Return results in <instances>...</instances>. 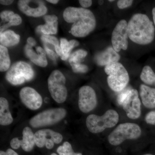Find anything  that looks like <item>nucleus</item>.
<instances>
[{"instance_id": "f257e3e1", "label": "nucleus", "mask_w": 155, "mask_h": 155, "mask_svg": "<svg viewBox=\"0 0 155 155\" xmlns=\"http://www.w3.org/2000/svg\"><path fill=\"white\" fill-rule=\"evenodd\" d=\"M63 17L68 23L72 24L70 33L78 38L85 37L95 28L96 20L93 12L82 8L69 7L63 12Z\"/></svg>"}, {"instance_id": "f03ea898", "label": "nucleus", "mask_w": 155, "mask_h": 155, "mask_svg": "<svg viewBox=\"0 0 155 155\" xmlns=\"http://www.w3.org/2000/svg\"><path fill=\"white\" fill-rule=\"evenodd\" d=\"M127 31L128 38L137 44H149L154 38L153 23L145 14L134 15L127 23Z\"/></svg>"}, {"instance_id": "7ed1b4c3", "label": "nucleus", "mask_w": 155, "mask_h": 155, "mask_svg": "<svg viewBox=\"0 0 155 155\" xmlns=\"http://www.w3.org/2000/svg\"><path fill=\"white\" fill-rule=\"evenodd\" d=\"M119 121V115L114 110H109L102 116L95 114L89 115L87 118L86 125L90 132L97 134L107 128L114 127Z\"/></svg>"}, {"instance_id": "20e7f679", "label": "nucleus", "mask_w": 155, "mask_h": 155, "mask_svg": "<svg viewBox=\"0 0 155 155\" xmlns=\"http://www.w3.org/2000/svg\"><path fill=\"white\" fill-rule=\"evenodd\" d=\"M105 72L108 75L107 83L115 92H121L127 86L129 81L127 70L121 63H113L105 66Z\"/></svg>"}, {"instance_id": "39448f33", "label": "nucleus", "mask_w": 155, "mask_h": 155, "mask_svg": "<svg viewBox=\"0 0 155 155\" xmlns=\"http://www.w3.org/2000/svg\"><path fill=\"white\" fill-rule=\"evenodd\" d=\"M141 134V128L137 124L129 122L122 123L109 134L108 140L112 145L118 146L126 140L138 138Z\"/></svg>"}, {"instance_id": "423d86ee", "label": "nucleus", "mask_w": 155, "mask_h": 155, "mask_svg": "<svg viewBox=\"0 0 155 155\" xmlns=\"http://www.w3.org/2000/svg\"><path fill=\"white\" fill-rule=\"evenodd\" d=\"M67 114V111L64 108L48 109L34 116L29 120V124L34 128L54 125L62 121Z\"/></svg>"}, {"instance_id": "0eeeda50", "label": "nucleus", "mask_w": 155, "mask_h": 155, "mask_svg": "<svg viewBox=\"0 0 155 155\" xmlns=\"http://www.w3.org/2000/svg\"><path fill=\"white\" fill-rule=\"evenodd\" d=\"M66 83V78L58 70H54L48 78V88L50 94L54 101L59 104L64 103L67 100L68 92Z\"/></svg>"}, {"instance_id": "6e6552de", "label": "nucleus", "mask_w": 155, "mask_h": 155, "mask_svg": "<svg viewBox=\"0 0 155 155\" xmlns=\"http://www.w3.org/2000/svg\"><path fill=\"white\" fill-rule=\"evenodd\" d=\"M35 73L32 67L24 61L14 63L5 75L6 80L12 85H20L33 78Z\"/></svg>"}, {"instance_id": "1a4fd4ad", "label": "nucleus", "mask_w": 155, "mask_h": 155, "mask_svg": "<svg viewBox=\"0 0 155 155\" xmlns=\"http://www.w3.org/2000/svg\"><path fill=\"white\" fill-rule=\"evenodd\" d=\"M127 23L125 19L119 21L115 26L112 34L113 48L117 52L126 50L128 47Z\"/></svg>"}, {"instance_id": "9d476101", "label": "nucleus", "mask_w": 155, "mask_h": 155, "mask_svg": "<svg viewBox=\"0 0 155 155\" xmlns=\"http://www.w3.org/2000/svg\"><path fill=\"white\" fill-rule=\"evenodd\" d=\"M97 98L94 89L85 85L81 87L78 91V105L82 113L87 114L96 107Z\"/></svg>"}, {"instance_id": "9b49d317", "label": "nucleus", "mask_w": 155, "mask_h": 155, "mask_svg": "<svg viewBox=\"0 0 155 155\" xmlns=\"http://www.w3.org/2000/svg\"><path fill=\"white\" fill-rule=\"evenodd\" d=\"M123 110L128 118L138 119L141 115V102L139 97L138 91L131 89L125 101L122 104Z\"/></svg>"}, {"instance_id": "f8f14e48", "label": "nucleus", "mask_w": 155, "mask_h": 155, "mask_svg": "<svg viewBox=\"0 0 155 155\" xmlns=\"http://www.w3.org/2000/svg\"><path fill=\"white\" fill-rule=\"evenodd\" d=\"M19 96L23 105L29 110H38L42 105L41 95L32 87H25L21 89Z\"/></svg>"}, {"instance_id": "ddd939ff", "label": "nucleus", "mask_w": 155, "mask_h": 155, "mask_svg": "<svg viewBox=\"0 0 155 155\" xmlns=\"http://www.w3.org/2000/svg\"><path fill=\"white\" fill-rule=\"evenodd\" d=\"M35 144L34 134L29 127H25L23 129L21 140L18 137H14L10 142V145L14 149H18L21 147L23 150L28 152L33 150Z\"/></svg>"}, {"instance_id": "4468645a", "label": "nucleus", "mask_w": 155, "mask_h": 155, "mask_svg": "<svg viewBox=\"0 0 155 155\" xmlns=\"http://www.w3.org/2000/svg\"><path fill=\"white\" fill-rule=\"evenodd\" d=\"M18 7L20 11L29 17H41L46 14L48 11L47 8L42 1L36 7H31L28 4V0H19Z\"/></svg>"}, {"instance_id": "2eb2a0df", "label": "nucleus", "mask_w": 155, "mask_h": 155, "mask_svg": "<svg viewBox=\"0 0 155 155\" xmlns=\"http://www.w3.org/2000/svg\"><path fill=\"white\" fill-rule=\"evenodd\" d=\"M36 50L37 53L34 51L31 46L28 44L25 46V54L31 61L39 67H46L48 65V62L45 51L40 46L37 47Z\"/></svg>"}, {"instance_id": "dca6fc26", "label": "nucleus", "mask_w": 155, "mask_h": 155, "mask_svg": "<svg viewBox=\"0 0 155 155\" xmlns=\"http://www.w3.org/2000/svg\"><path fill=\"white\" fill-rule=\"evenodd\" d=\"M120 55L113 47H108L104 51L98 53L95 58L96 62L99 66H107L113 63L118 62Z\"/></svg>"}, {"instance_id": "f3484780", "label": "nucleus", "mask_w": 155, "mask_h": 155, "mask_svg": "<svg viewBox=\"0 0 155 155\" xmlns=\"http://www.w3.org/2000/svg\"><path fill=\"white\" fill-rule=\"evenodd\" d=\"M45 24L38 25L37 32H41L44 35H55L58 32V17L55 15H45L44 17Z\"/></svg>"}, {"instance_id": "a211bd4d", "label": "nucleus", "mask_w": 155, "mask_h": 155, "mask_svg": "<svg viewBox=\"0 0 155 155\" xmlns=\"http://www.w3.org/2000/svg\"><path fill=\"white\" fill-rule=\"evenodd\" d=\"M140 94L143 105L149 109L155 108V88L141 84Z\"/></svg>"}, {"instance_id": "6ab92c4d", "label": "nucleus", "mask_w": 155, "mask_h": 155, "mask_svg": "<svg viewBox=\"0 0 155 155\" xmlns=\"http://www.w3.org/2000/svg\"><path fill=\"white\" fill-rule=\"evenodd\" d=\"M0 17L3 21L8 22L1 26V33L4 32L10 26L20 25L22 22V18L18 14H14L12 11H2L0 14Z\"/></svg>"}, {"instance_id": "aec40b11", "label": "nucleus", "mask_w": 155, "mask_h": 155, "mask_svg": "<svg viewBox=\"0 0 155 155\" xmlns=\"http://www.w3.org/2000/svg\"><path fill=\"white\" fill-rule=\"evenodd\" d=\"M13 117L9 109L8 101L5 98H0V125L7 126L13 122Z\"/></svg>"}, {"instance_id": "412c9836", "label": "nucleus", "mask_w": 155, "mask_h": 155, "mask_svg": "<svg viewBox=\"0 0 155 155\" xmlns=\"http://www.w3.org/2000/svg\"><path fill=\"white\" fill-rule=\"evenodd\" d=\"M20 36L13 31L7 30L0 33L1 45L5 47L14 46L19 43Z\"/></svg>"}, {"instance_id": "4be33fe9", "label": "nucleus", "mask_w": 155, "mask_h": 155, "mask_svg": "<svg viewBox=\"0 0 155 155\" xmlns=\"http://www.w3.org/2000/svg\"><path fill=\"white\" fill-rule=\"evenodd\" d=\"M79 42L76 40H71L68 41L66 38L61 39V59L63 61H66L70 56L72 49L79 45Z\"/></svg>"}, {"instance_id": "5701e85b", "label": "nucleus", "mask_w": 155, "mask_h": 155, "mask_svg": "<svg viewBox=\"0 0 155 155\" xmlns=\"http://www.w3.org/2000/svg\"><path fill=\"white\" fill-rule=\"evenodd\" d=\"M11 62L8 48L4 46L0 45V71H8L10 68Z\"/></svg>"}, {"instance_id": "b1692460", "label": "nucleus", "mask_w": 155, "mask_h": 155, "mask_svg": "<svg viewBox=\"0 0 155 155\" xmlns=\"http://www.w3.org/2000/svg\"><path fill=\"white\" fill-rule=\"evenodd\" d=\"M140 78L146 84L155 85V73L149 66H146L143 67Z\"/></svg>"}, {"instance_id": "393cba45", "label": "nucleus", "mask_w": 155, "mask_h": 155, "mask_svg": "<svg viewBox=\"0 0 155 155\" xmlns=\"http://www.w3.org/2000/svg\"><path fill=\"white\" fill-rule=\"evenodd\" d=\"M87 53L85 50L79 49L75 51L69 57V63L72 64H81L84 59L87 55Z\"/></svg>"}, {"instance_id": "a878e982", "label": "nucleus", "mask_w": 155, "mask_h": 155, "mask_svg": "<svg viewBox=\"0 0 155 155\" xmlns=\"http://www.w3.org/2000/svg\"><path fill=\"white\" fill-rule=\"evenodd\" d=\"M57 151L59 155H82L81 153L74 152L72 145L68 141H65L62 145L58 147Z\"/></svg>"}, {"instance_id": "bb28decb", "label": "nucleus", "mask_w": 155, "mask_h": 155, "mask_svg": "<svg viewBox=\"0 0 155 155\" xmlns=\"http://www.w3.org/2000/svg\"><path fill=\"white\" fill-rule=\"evenodd\" d=\"M41 39L44 42L48 43L54 46L56 53L58 54V56L61 57V47L59 45V41L57 38L51 35H43L41 37Z\"/></svg>"}, {"instance_id": "cd10ccee", "label": "nucleus", "mask_w": 155, "mask_h": 155, "mask_svg": "<svg viewBox=\"0 0 155 155\" xmlns=\"http://www.w3.org/2000/svg\"><path fill=\"white\" fill-rule=\"evenodd\" d=\"M72 70L75 73H85L88 71V67L81 64H71Z\"/></svg>"}, {"instance_id": "c85d7f7f", "label": "nucleus", "mask_w": 155, "mask_h": 155, "mask_svg": "<svg viewBox=\"0 0 155 155\" xmlns=\"http://www.w3.org/2000/svg\"><path fill=\"white\" fill-rule=\"evenodd\" d=\"M131 89L127 88L124 91L122 92L117 97V102L120 105L122 106V104L125 101V99L129 94Z\"/></svg>"}, {"instance_id": "c756f323", "label": "nucleus", "mask_w": 155, "mask_h": 155, "mask_svg": "<svg viewBox=\"0 0 155 155\" xmlns=\"http://www.w3.org/2000/svg\"><path fill=\"white\" fill-rule=\"evenodd\" d=\"M145 121L147 124L155 125V110L151 111L147 114Z\"/></svg>"}, {"instance_id": "7c9ffc66", "label": "nucleus", "mask_w": 155, "mask_h": 155, "mask_svg": "<svg viewBox=\"0 0 155 155\" xmlns=\"http://www.w3.org/2000/svg\"><path fill=\"white\" fill-rule=\"evenodd\" d=\"M133 2L131 0H120L117 2V6L119 8L124 9L131 6Z\"/></svg>"}, {"instance_id": "2f4dec72", "label": "nucleus", "mask_w": 155, "mask_h": 155, "mask_svg": "<svg viewBox=\"0 0 155 155\" xmlns=\"http://www.w3.org/2000/svg\"><path fill=\"white\" fill-rule=\"evenodd\" d=\"M44 46L45 51L48 56L49 58H51L53 61H56L59 57L58 54L55 53L53 50L50 49L45 45H44Z\"/></svg>"}, {"instance_id": "473e14b6", "label": "nucleus", "mask_w": 155, "mask_h": 155, "mask_svg": "<svg viewBox=\"0 0 155 155\" xmlns=\"http://www.w3.org/2000/svg\"><path fill=\"white\" fill-rule=\"evenodd\" d=\"M79 4L84 8H87L91 6L92 1L91 0H79Z\"/></svg>"}, {"instance_id": "72a5a7b5", "label": "nucleus", "mask_w": 155, "mask_h": 155, "mask_svg": "<svg viewBox=\"0 0 155 155\" xmlns=\"http://www.w3.org/2000/svg\"><path fill=\"white\" fill-rule=\"evenodd\" d=\"M0 155H19L14 150L11 149H8L6 152L1 150L0 151Z\"/></svg>"}, {"instance_id": "f704fd0d", "label": "nucleus", "mask_w": 155, "mask_h": 155, "mask_svg": "<svg viewBox=\"0 0 155 155\" xmlns=\"http://www.w3.org/2000/svg\"><path fill=\"white\" fill-rule=\"evenodd\" d=\"M27 42L28 44L30 45L32 47L35 46L36 44V41L33 38L30 37L27 39Z\"/></svg>"}, {"instance_id": "c9c22d12", "label": "nucleus", "mask_w": 155, "mask_h": 155, "mask_svg": "<svg viewBox=\"0 0 155 155\" xmlns=\"http://www.w3.org/2000/svg\"><path fill=\"white\" fill-rule=\"evenodd\" d=\"M14 2L12 0H1L0 3L4 5H11Z\"/></svg>"}, {"instance_id": "e433bc0d", "label": "nucleus", "mask_w": 155, "mask_h": 155, "mask_svg": "<svg viewBox=\"0 0 155 155\" xmlns=\"http://www.w3.org/2000/svg\"><path fill=\"white\" fill-rule=\"evenodd\" d=\"M47 2L53 4H57L59 1L58 0H47Z\"/></svg>"}, {"instance_id": "4c0bfd02", "label": "nucleus", "mask_w": 155, "mask_h": 155, "mask_svg": "<svg viewBox=\"0 0 155 155\" xmlns=\"http://www.w3.org/2000/svg\"><path fill=\"white\" fill-rule=\"evenodd\" d=\"M152 14L153 17V19L154 23L155 25V8H153L152 10Z\"/></svg>"}, {"instance_id": "58836bf2", "label": "nucleus", "mask_w": 155, "mask_h": 155, "mask_svg": "<svg viewBox=\"0 0 155 155\" xmlns=\"http://www.w3.org/2000/svg\"><path fill=\"white\" fill-rule=\"evenodd\" d=\"M104 2L103 1H99L98 2V4H99L100 5H102L103 4H104Z\"/></svg>"}, {"instance_id": "ea45409f", "label": "nucleus", "mask_w": 155, "mask_h": 155, "mask_svg": "<svg viewBox=\"0 0 155 155\" xmlns=\"http://www.w3.org/2000/svg\"><path fill=\"white\" fill-rule=\"evenodd\" d=\"M51 155H57V154L55 153H52Z\"/></svg>"}, {"instance_id": "a19ab883", "label": "nucleus", "mask_w": 155, "mask_h": 155, "mask_svg": "<svg viewBox=\"0 0 155 155\" xmlns=\"http://www.w3.org/2000/svg\"><path fill=\"white\" fill-rule=\"evenodd\" d=\"M144 155H153L150 154H145Z\"/></svg>"}, {"instance_id": "79ce46f5", "label": "nucleus", "mask_w": 155, "mask_h": 155, "mask_svg": "<svg viewBox=\"0 0 155 155\" xmlns=\"http://www.w3.org/2000/svg\"><path fill=\"white\" fill-rule=\"evenodd\" d=\"M114 1H109V2H113Z\"/></svg>"}]
</instances>
